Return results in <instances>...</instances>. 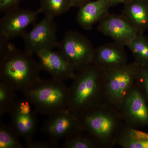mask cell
Listing matches in <instances>:
<instances>
[{
    "label": "cell",
    "mask_w": 148,
    "mask_h": 148,
    "mask_svg": "<svg viewBox=\"0 0 148 148\" xmlns=\"http://www.w3.org/2000/svg\"><path fill=\"white\" fill-rule=\"evenodd\" d=\"M0 79L22 92L40 79L42 70L33 54L0 40Z\"/></svg>",
    "instance_id": "obj_1"
},
{
    "label": "cell",
    "mask_w": 148,
    "mask_h": 148,
    "mask_svg": "<svg viewBox=\"0 0 148 148\" xmlns=\"http://www.w3.org/2000/svg\"><path fill=\"white\" fill-rule=\"evenodd\" d=\"M77 117L82 131L92 138L98 148L116 145L125 126L118 110L104 103Z\"/></svg>",
    "instance_id": "obj_2"
},
{
    "label": "cell",
    "mask_w": 148,
    "mask_h": 148,
    "mask_svg": "<svg viewBox=\"0 0 148 148\" xmlns=\"http://www.w3.org/2000/svg\"><path fill=\"white\" fill-rule=\"evenodd\" d=\"M103 76L93 64L77 71L69 87L68 110L77 116L103 103Z\"/></svg>",
    "instance_id": "obj_3"
},
{
    "label": "cell",
    "mask_w": 148,
    "mask_h": 148,
    "mask_svg": "<svg viewBox=\"0 0 148 148\" xmlns=\"http://www.w3.org/2000/svg\"><path fill=\"white\" fill-rule=\"evenodd\" d=\"M23 93L41 114L49 116L69 108L70 88L59 80L40 79Z\"/></svg>",
    "instance_id": "obj_4"
},
{
    "label": "cell",
    "mask_w": 148,
    "mask_h": 148,
    "mask_svg": "<svg viewBox=\"0 0 148 148\" xmlns=\"http://www.w3.org/2000/svg\"><path fill=\"white\" fill-rule=\"evenodd\" d=\"M140 65L135 61L103 71V103L119 110L125 96L135 83Z\"/></svg>",
    "instance_id": "obj_5"
},
{
    "label": "cell",
    "mask_w": 148,
    "mask_h": 148,
    "mask_svg": "<svg viewBox=\"0 0 148 148\" xmlns=\"http://www.w3.org/2000/svg\"><path fill=\"white\" fill-rule=\"evenodd\" d=\"M58 51L76 71L92 64L95 49L90 40L75 31H67L58 42Z\"/></svg>",
    "instance_id": "obj_6"
},
{
    "label": "cell",
    "mask_w": 148,
    "mask_h": 148,
    "mask_svg": "<svg viewBox=\"0 0 148 148\" xmlns=\"http://www.w3.org/2000/svg\"><path fill=\"white\" fill-rule=\"evenodd\" d=\"M57 25L54 18L45 16L22 36L25 51L33 54L43 49L57 47Z\"/></svg>",
    "instance_id": "obj_7"
},
{
    "label": "cell",
    "mask_w": 148,
    "mask_h": 148,
    "mask_svg": "<svg viewBox=\"0 0 148 148\" xmlns=\"http://www.w3.org/2000/svg\"><path fill=\"white\" fill-rule=\"evenodd\" d=\"M119 111L127 127L139 129L148 125L147 100L135 83L125 96Z\"/></svg>",
    "instance_id": "obj_8"
},
{
    "label": "cell",
    "mask_w": 148,
    "mask_h": 148,
    "mask_svg": "<svg viewBox=\"0 0 148 148\" xmlns=\"http://www.w3.org/2000/svg\"><path fill=\"white\" fill-rule=\"evenodd\" d=\"M40 13L39 9L33 10L19 7L5 13L0 21V40L8 42L22 37L27 28L36 22Z\"/></svg>",
    "instance_id": "obj_9"
},
{
    "label": "cell",
    "mask_w": 148,
    "mask_h": 148,
    "mask_svg": "<svg viewBox=\"0 0 148 148\" xmlns=\"http://www.w3.org/2000/svg\"><path fill=\"white\" fill-rule=\"evenodd\" d=\"M11 125L26 145L34 140L38 126V112L26 98L16 100L9 113Z\"/></svg>",
    "instance_id": "obj_10"
},
{
    "label": "cell",
    "mask_w": 148,
    "mask_h": 148,
    "mask_svg": "<svg viewBox=\"0 0 148 148\" xmlns=\"http://www.w3.org/2000/svg\"><path fill=\"white\" fill-rule=\"evenodd\" d=\"M98 32L112 39L115 42L126 46L139 32L123 15L108 12L99 21Z\"/></svg>",
    "instance_id": "obj_11"
},
{
    "label": "cell",
    "mask_w": 148,
    "mask_h": 148,
    "mask_svg": "<svg viewBox=\"0 0 148 148\" xmlns=\"http://www.w3.org/2000/svg\"><path fill=\"white\" fill-rule=\"evenodd\" d=\"M48 117L42 130L53 142L58 143L75 132L82 131L78 118L68 110Z\"/></svg>",
    "instance_id": "obj_12"
},
{
    "label": "cell",
    "mask_w": 148,
    "mask_h": 148,
    "mask_svg": "<svg viewBox=\"0 0 148 148\" xmlns=\"http://www.w3.org/2000/svg\"><path fill=\"white\" fill-rule=\"evenodd\" d=\"M42 71L52 78L64 82L73 79L76 70L58 51L53 49H43L36 53Z\"/></svg>",
    "instance_id": "obj_13"
},
{
    "label": "cell",
    "mask_w": 148,
    "mask_h": 148,
    "mask_svg": "<svg viewBox=\"0 0 148 148\" xmlns=\"http://www.w3.org/2000/svg\"><path fill=\"white\" fill-rule=\"evenodd\" d=\"M123 47L124 46L115 42L96 48L92 64L103 71L126 65L128 60Z\"/></svg>",
    "instance_id": "obj_14"
},
{
    "label": "cell",
    "mask_w": 148,
    "mask_h": 148,
    "mask_svg": "<svg viewBox=\"0 0 148 148\" xmlns=\"http://www.w3.org/2000/svg\"><path fill=\"white\" fill-rule=\"evenodd\" d=\"M110 7L109 0L91 1L79 8L77 22L82 29L90 30L95 23L108 13Z\"/></svg>",
    "instance_id": "obj_15"
},
{
    "label": "cell",
    "mask_w": 148,
    "mask_h": 148,
    "mask_svg": "<svg viewBox=\"0 0 148 148\" xmlns=\"http://www.w3.org/2000/svg\"><path fill=\"white\" fill-rule=\"evenodd\" d=\"M123 15L140 34L148 29V0H132L124 4Z\"/></svg>",
    "instance_id": "obj_16"
},
{
    "label": "cell",
    "mask_w": 148,
    "mask_h": 148,
    "mask_svg": "<svg viewBox=\"0 0 148 148\" xmlns=\"http://www.w3.org/2000/svg\"><path fill=\"white\" fill-rule=\"evenodd\" d=\"M117 145L123 148H148V133L125 125Z\"/></svg>",
    "instance_id": "obj_17"
},
{
    "label": "cell",
    "mask_w": 148,
    "mask_h": 148,
    "mask_svg": "<svg viewBox=\"0 0 148 148\" xmlns=\"http://www.w3.org/2000/svg\"><path fill=\"white\" fill-rule=\"evenodd\" d=\"M126 46L137 64L141 66H148V39L144 34L139 33Z\"/></svg>",
    "instance_id": "obj_18"
},
{
    "label": "cell",
    "mask_w": 148,
    "mask_h": 148,
    "mask_svg": "<svg viewBox=\"0 0 148 148\" xmlns=\"http://www.w3.org/2000/svg\"><path fill=\"white\" fill-rule=\"evenodd\" d=\"M72 7L70 0H40L41 13L49 18L61 16Z\"/></svg>",
    "instance_id": "obj_19"
},
{
    "label": "cell",
    "mask_w": 148,
    "mask_h": 148,
    "mask_svg": "<svg viewBox=\"0 0 148 148\" xmlns=\"http://www.w3.org/2000/svg\"><path fill=\"white\" fill-rule=\"evenodd\" d=\"M19 135L11 124H0V148H24Z\"/></svg>",
    "instance_id": "obj_20"
},
{
    "label": "cell",
    "mask_w": 148,
    "mask_h": 148,
    "mask_svg": "<svg viewBox=\"0 0 148 148\" xmlns=\"http://www.w3.org/2000/svg\"><path fill=\"white\" fill-rule=\"evenodd\" d=\"M16 90L7 83L0 81V116L9 113L16 102Z\"/></svg>",
    "instance_id": "obj_21"
},
{
    "label": "cell",
    "mask_w": 148,
    "mask_h": 148,
    "mask_svg": "<svg viewBox=\"0 0 148 148\" xmlns=\"http://www.w3.org/2000/svg\"><path fill=\"white\" fill-rule=\"evenodd\" d=\"M84 133L82 131H79L66 138L62 148H98L92 138Z\"/></svg>",
    "instance_id": "obj_22"
},
{
    "label": "cell",
    "mask_w": 148,
    "mask_h": 148,
    "mask_svg": "<svg viewBox=\"0 0 148 148\" xmlns=\"http://www.w3.org/2000/svg\"><path fill=\"white\" fill-rule=\"evenodd\" d=\"M135 84L148 101V66H140Z\"/></svg>",
    "instance_id": "obj_23"
},
{
    "label": "cell",
    "mask_w": 148,
    "mask_h": 148,
    "mask_svg": "<svg viewBox=\"0 0 148 148\" xmlns=\"http://www.w3.org/2000/svg\"><path fill=\"white\" fill-rule=\"evenodd\" d=\"M22 0H0V12L5 13L18 7Z\"/></svg>",
    "instance_id": "obj_24"
},
{
    "label": "cell",
    "mask_w": 148,
    "mask_h": 148,
    "mask_svg": "<svg viewBox=\"0 0 148 148\" xmlns=\"http://www.w3.org/2000/svg\"><path fill=\"white\" fill-rule=\"evenodd\" d=\"M58 143L51 140L48 141H37L32 140L26 145L28 148H56L58 147Z\"/></svg>",
    "instance_id": "obj_25"
},
{
    "label": "cell",
    "mask_w": 148,
    "mask_h": 148,
    "mask_svg": "<svg viewBox=\"0 0 148 148\" xmlns=\"http://www.w3.org/2000/svg\"><path fill=\"white\" fill-rule=\"evenodd\" d=\"M73 7L79 8L91 1V0H70Z\"/></svg>",
    "instance_id": "obj_26"
},
{
    "label": "cell",
    "mask_w": 148,
    "mask_h": 148,
    "mask_svg": "<svg viewBox=\"0 0 148 148\" xmlns=\"http://www.w3.org/2000/svg\"><path fill=\"white\" fill-rule=\"evenodd\" d=\"M132 0H109L110 7H112L120 3L125 4Z\"/></svg>",
    "instance_id": "obj_27"
}]
</instances>
